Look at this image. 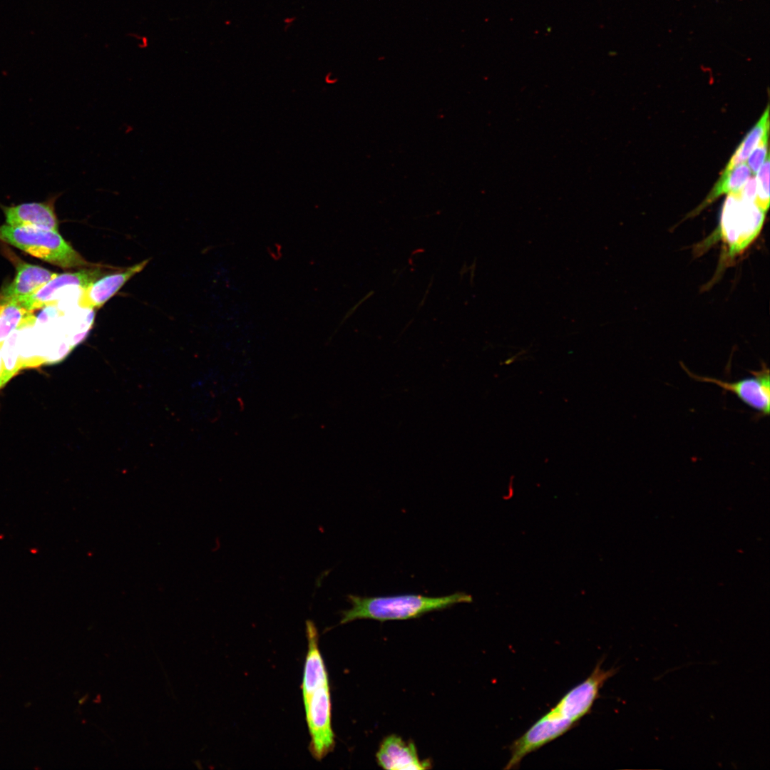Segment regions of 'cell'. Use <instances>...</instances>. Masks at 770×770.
Here are the masks:
<instances>
[{
  "mask_svg": "<svg viewBox=\"0 0 770 770\" xmlns=\"http://www.w3.org/2000/svg\"><path fill=\"white\" fill-rule=\"evenodd\" d=\"M14 280L0 292V302H17L36 292L58 275L38 265L19 262Z\"/></svg>",
  "mask_w": 770,
  "mask_h": 770,
  "instance_id": "10",
  "label": "cell"
},
{
  "mask_svg": "<svg viewBox=\"0 0 770 770\" xmlns=\"http://www.w3.org/2000/svg\"><path fill=\"white\" fill-rule=\"evenodd\" d=\"M376 756L378 764L385 769L422 770L431 767L428 761L419 759L413 742H406L396 735L383 740Z\"/></svg>",
  "mask_w": 770,
  "mask_h": 770,
  "instance_id": "8",
  "label": "cell"
},
{
  "mask_svg": "<svg viewBox=\"0 0 770 770\" xmlns=\"http://www.w3.org/2000/svg\"><path fill=\"white\" fill-rule=\"evenodd\" d=\"M2 345L3 343H0V388H1L6 384V381L4 380V369L1 353Z\"/></svg>",
  "mask_w": 770,
  "mask_h": 770,
  "instance_id": "17",
  "label": "cell"
},
{
  "mask_svg": "<svg viewBox=\"0 0 770 770\" xmlns=\"http://www.w3.org/2000/svg\"><path fill=\"white\" fill-rule=\"evenodd\" d=\"M765 214L754 202L739 193L728 194L722 207L717 235L729 257L741 254L756 239Z\"/></svg>",
  "mask_w": 770,
  "mask_h": 770,
  "instance_id": "3",
  "label": "cell"
},
{
  "mask_svg": "<svg viewBox=\"0 0 770 770\" xmlns=\"http://www.w3.org/2000/svg\"><path fill=\"white\" fill-rule=\"evenodd\" d=\"M351 607L342 612L341 624L357 619L379 621L407 620L459 603L473 602L471 595L457 592L441 597L409 594L393 596L361 597L349 595Z\"/></svg>",
  "mask_w": 770,
  "mask_h": 770,
  "instance_id": "1",
  "label": "cell"
},
{
  "mask_svg": "<svg viewBox=\"0 0 770 770\" xmlns=\"http://www.w3.org/2000/svg\"><path fill=\"white\" fill-rule=\"evenodd\" d=\"M35 321L29 311L15 301L0 302V343L15 331L31 324Z\"/></svg>",
  "mask_w": 770,
  "mask_h": 770,
  "instance_id": "12",
  "label": "cell"
},
{
  "mask_svg": "<svg viewBox=\"0 0 770 770\" xmlns=\"http://www.w3.org/2000/svg\"><path fill=\"white\" fill-rule=\"evenodd\" d=\"M145 260L138 264L101 278L81 289L79 306L85 309H98L111 299L133 276L140 272L148 264Z\"/></svg>",
  "mask_w": 770,
  "mask_h": 770,
  "instance_id": "9",
  "label": "cell"
},
{
  "mask_svg": "<svg viewBox=\"0 0 770 770\" xmlns=\"http://www.w3.org/2000/svg\"><path fill=\"white\" fill-rule=\"evenodd\" d=\"M306 719L311 736L310 751L321 760L334 746L332 727V703L329 683L314 689L303 697Z\"/></svg>",
  "mask_w": 770,
  "mask_h": 770,
  "instance_id": "4",
  "label": "cell"
},
{
  "mask_svg": "<svg viewBox=\"0 0 770 770\" xmlns=\"http://www.w3.org/2000/svg\"><path fill=\"white\" fill-rule=\"evenodd\" d=\"M769 106H767L759 120L737 147L724 169H731L735 165L744 163L752 150L758 145L764 135L769 131Z\"/></svg>",
  "mask_w": 770,
  "mask_h": 770,
  "instance_id": "13",
  "label": "cell"
},
{
  "mask_svg": "<svg viewBox=\"0 0 770 770\" xmlns=\"http://www.w3.org/2000/svg\"><path fill=\"white\" fill-rule=\"evenodd\" d=\"M106 274L103 267H91L74 272L58 274L33 294L17 301L29 311L34 312L55 303L63 289L69 287L84 289L91 283Z\"/></svg>",
  "mask_w": 770,
  "mask_h": 770,
  "instance_id": "6",
  "label": "cell"
},
{
  "mask_svg": "<svg viewBox=\"0 0 770 770\" xmlns=\"http://www.w3.org/2000/svg\"><path fill=\"white\" fill-rule=\"evenodd\" d=\"M751 175V172L744 162L731 169H724L706 198L692 212L691 216L701 212L722 195L735 192L741 190Z\"/></svg>",
  "mask_w": 770,
  "mask_h": 770,
  "instance_id": "11",
  "label": "cell"
},
{
  "mask_svg": "<svg viewBox=\"0 0 770 770\" xmlns=\"http://www.w3.org/2000/svg\"><path fill=\"white\" fill-rule=\"evenodd\" d=\"M0 240L64 269L92 265L58 231L5 224L0 226Z\"/></svg>",
  "mask_w": 770,
  "mask_h": 770,
  "instance_id": "2",
  "label": "cell"
},
{
  "mask_svg": "<svg viewBox=\"0 0 770 770\" xmlns=\"http://www.w3.org/2000/svg\"><path fill=\"white\" fill-rule=\"evenodd\" d=\"M769 133L766 132L758 145L752 150L749 156L748 157V164L751 173H756L760 169L766 158L769 155L768 153V140Z\"/></svg>",
  "mask_w": 770,
  "mask_h": 770,
  "instance_id": "16",
  "label": "cell"
},
{
  "mask_svg": "<svg viewBox=\"0 0 770 770\" xmlns=\"http://www.w3.org/2000/svg\"><path fill=\"white\" fill-rule=\"evenodd\" d=\"M681 366L692 379L717 385L725 392L736 396L744 404L757 412L759 416H768L770 411V376L769 369L762 364L759 370L749 372L751 374L738 381H727L709 376H698L691 372L684 364Z\"/></svg>",
  "mask_w": 770,
  "mask_h": 770,
  "instance_id": "5",
  "label": "cell"
},
{
  "mask_svg": "<svg viewBox=\"0 0 770 770\" xmlns=\"http://www.w3.org/2000/svg\"><path fill=\"white\" fill-rule=\"evenodd\" d=\"M17 331V330H16ZM16 331L12 333L1 347L2 359L4 369V380L7 383L21 369L19 354L16 342Z\"/></svg>",
  "mask_w": 770,
  "mask_h": 770,
  "instance_id": "14",
  "label": "cell"
},
{
  "mask_svg": "<svg viewBox=\"0 0 770 770\" xmlns=\"http://www.w3.org/2000/svg\"><path fill=\"white\" fill-rule=\"evenodd\" d=\"M58 197V194L52 195L44 202L10 206L0 205V207L5 215L6 225L58 231V222L54 209Z\"/></svg>",
  "mask_w": 770,
  "mask_h": 770,
  "instance_id": "7",
  "label": "cell"
},
{
  "mask_svg": "<svg viewBox=\"0 0 770 770\" xmlns=\"http://www.w3.org/2000/svg\"><path fill=\"white\" fill-rule=\"evenodd\" d=\"M769 155H767L760 169L756 180V205L764 212L769 207Z\"/></svg>",
  "mask_w": 770,
  "mask_h": 770,
  "instance_id": "15",
  "label": "cell"
}]
</instances>
